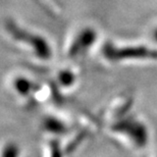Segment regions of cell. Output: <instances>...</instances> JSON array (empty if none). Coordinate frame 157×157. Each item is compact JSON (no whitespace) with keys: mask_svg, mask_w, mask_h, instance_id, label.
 <instances>
[]
</instances>
